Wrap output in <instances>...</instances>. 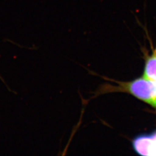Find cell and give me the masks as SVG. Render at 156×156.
<instances>
[{
    "label": "cell",
    "mask_w": 156,
    "mask_h": 156,
    "mask_svg": "<svg viewBox=\"0 0 156 156\" xmlns=\"http://www.w3.org/2000/svg\"><path fill=\"white\" fill-rule=\"evenodd\" d=\"M121 87L140 100L156 107L155 81L142 77L128 83H122Z\"/></svg>",
    "instance_id": "cell-1"
},
{
    "label": "cell",
    "mask_w": 156,
    "mask_h": 156,
    "mask_svg": "<svg viewBox=\"0 0 156 156\" xmlns=\"http://www.w3.org/2000/svg\"><path fill=\"white\" fill-rule=\"evenodd\" d=\"M144 77L156 82V49L152 55L146 59Z\"/></svg>",
    "instance_id": "cell-2"
},
{
    "label": "cell",
    "mask_w": 156,
    "mask_h": 156,
    "mask_svg": "<svg viewBox=\"0 0 156 156\" xmlns=\"http://www.w3.org/2000/svg\"><path fill=\"white\" fill-rule=\"evenodd\" d=\"M149 135L147 156H156V131Z\"/></svg>",
    "instance_id": "cell-3"
}]
</instances>
